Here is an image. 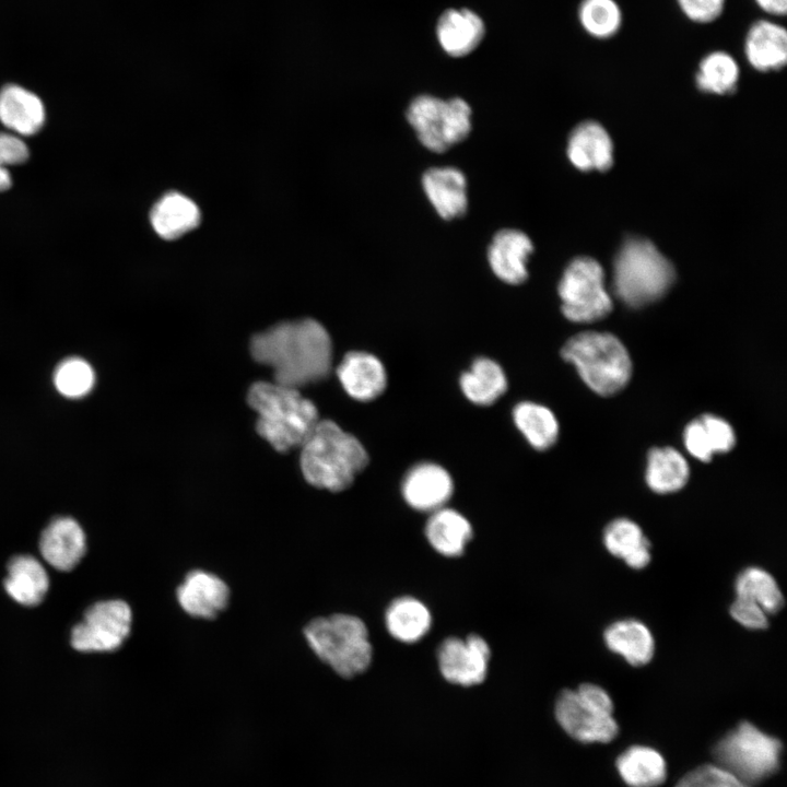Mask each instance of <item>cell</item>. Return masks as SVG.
Returning <instances> with one entry per match:
<instances>
[{"label":"cell","instance_id":"obj_1","mask_svg":"<svg viewBox=\"0 0 787 787\" xmlns=\"http://www.w3.org/2000/svg\"><path fill=\"white\" fill-rule=\"evenodd\" d=\"M250 352L273 369L277 384L296 389L326 378L331 369V339L314 319L280 322L255 334Z\"/></svg>","mask_w":787,"mask_h":787},{"label":"cell","instance_id":"obj_2","mask_svg":"<svg viewBox=\"0 0 787 787\" xmlns=\"http://www.w3.org/2000/svg\"><path fill=\"white\" fill-rule=\"evenodd\" d=\"M301 447L305 480L330 492L348 489L368 462L361 442L330 420L318 421Z\"/></svg>","mask_w":787,"mask_h":787},{"label":"cell","instance_id":"obj_3","mask_svg":"<svg viewBox=\"0 0 787 787\" xmlns=\"http://www.w3.org/2000/svg\"><path fill=\"white\" fill-rule=\"evenodd\" d=\"M247 401L258 413V434L280 453L301 447L319 421L315 404L298 389L277 383L252 384Z\"/></svg>","mask_w":787,"mask_h":787},{"label":"cell","instance_id":"obj_4","mask_svg":"<svg viewBox=\"0 0 787 787\" xmlns=\"http://www.w3.org/2000/svg\"><path fill=\"white\" fill-rule=\"evenodd\" d=\"M310 649L337 674L351 679L371 665L373 648L364 622L351 614L334 613L309 621L303 630Z\"/></svg>","mask_w":787,"mask_h":787},{"label":"cell","instance_id":"obj_5","mask_svg":"<svg viewBox=\"0 0 787 787\" xmlns=\"http://www.w3.org/2000/svg\"><path fill=\"white\" fill-rule=\"evenodd\" d=\"M584 383L601 396L622 390L632 375V361L622 341L614 334L583 331L569 338L561 350Z\"/></svg>","mask_w":787,"mask_h":787},{"label":"cell","instance_id":"obj_6","mask_svg":"<svg viewBox=\"0 0 787 787\" xmlns=\"http://www.w3.org/2000/svg\"><path fill=\"white\" fill-rule=\"evenodd\" d=\"M676 279L672 263L647 239L630 238L614 262L613 287L630 307L661 298Z\"/></svg>","mask_w":787,"mask_h":787},{"label":"cell","instance_id":"obj_7","mask_svg":"<svg viewBox=\"0 0 787 787\" xmlns=\"http://www.w3.org/2000/svg\"><path fill=\"white\" fill-rule=\"evenodd\" d=\"M782 742L749 721H741L713 748L716 764L752 786L779 768Z\"/></svg>","mask_w":787,"mask_h":787},{"label":"cell","instance_id":"obj_8","mask_svg":"<svg viewBox=\"0 0 787 787\" xmlns=\"http://www.w3.org/2000/svg\"><path fill=\"white\" fill-rule=\"evenodd\" d=\"M554 714L562 729L584 743H608L619 733L613 702L597 684L583 683L576 690L562 691Z\"/></svg>","mask_w":787,"mask_h":787},{"label":"cell","instance_id":"obj_9","mask_svg":"<svg viewBox=\"0 0 787 787\" xmlns=\"http://www.w3.org/2000/svg\"><path fill=\"white\" fill-rule=\"evenodd\" d=\"M407 119L422 145L435 153L445 152L471 131V108L459 97L416 96L408 107Z\"/></svg>","mask_w":787,"mask_h":787},{"label":"cell","instance_id":"obj_10","mask_svg":"<svg viewBox=\"0 0 787 787\" xmlns=\"http://www.w3.org/2000/svg\"><path fill=\"white\" fill-rule=\"evenodd\" d=\"M559 295L564 316L573 322L597 321L612 310L603 269L589 257H578L568 263L559 283Z\"/></svg>","mask_w":787,"mask_h":787},{"label":"cell","instance_id":"obj_11","mask_svg":"<svg viewBox=\"0 0 787 787\" xmlns=\"http://www.w3.org/2000/svg\"><path fill=\"white\" fill-rule=\"evenodd\" d=\"M132 613L122 600L101 601L84 613L71 633L72 647L79 651H113L129 636Z\"/></svg>","mask_w":787,"mask_h":787},{"label":"cell","instance_id":"obj_12","mask_svg":"<svg viewBox=\"0 0 787 787\" xmlns=\"http://www.w3.org/2000/svg\"><path fill=\"white\" fill-rule=\"evenodd\" d=\"M490 647L479 635L448 637L437 650L442 676L450 683L472 686L484 681L490 661Z\"/></svg>","mask_w":787,"mask_h":787},{"label":"cell","instance_id":"obj_13","mask_svg":"<svg viewBox=\"0 0 787 787\" xmlns=\"http://www.w3.org/2000/svg\"><path fill=\"white\" fill-rule=\"evenodd\" d=\"M231 591L218 575L202 569H192L176 589L180 608L192 618L211 620L224 611L230 603Z\"/></svg>","mask_w":787,"mask_h":787},{"label":"cell","instance_id":"obj_14","mask_svg":"<svg viewBox=\"0 0 787 787\" xmlns=\"http://www.w3.org/2000/svg\"><path fill=\"white\" fill-rule=\"evenodd\" d=\"M454 483L442 466L421 462L404 475L401 492L407 504L420 512H434L445 506L453 495Z\"/></svg>","mask_w":787,"mask_h":787},{"label":"cell","instance_id":"obj_15","mask_svg":"<svg viewBox=\"0 0 787 787\" xmlns=\"http://www.w3.org/2000/svg\"><path fill=\"white\" fill-rule=\"evenodd\" d=\"M533 251L530 238L521 231L504 228L492 238L488 260L493 273L508 284H520L528 277L527 262Z\"/></svg>","mask_w":787,"mask_h":787},{"label":"cell","instance_id":"obj_16","mask_svg":"<svg viewBox=\"0 0 787 787\" xmlns=\"http://www.w3.org/2000/svg\"><path fill=\"white\" fill-rule=\"evenodd\" d=\"M39 550L44 560L58 571H71L86 551L85 535L70 517L54 519L43 531Z\"/></svg>","mask_w":787,"mask_h":787},{"label":"cell","instance_id":"obj_17","mask_svg":"<svg viewBox=\"0 0 787 787\" xmlns=\"http://www.w3.org/2000/svg\"><path fill=\"white\" fill-rule=\"evenodd\" d=\"M337 376L345 392L359 401L377 398L387 385V374L383 363L375 355L366 352L346 353L337 367Z\"/></svg>","mask_w":787,"mask_h":787},{"label":"cell","instance_id":"obj_18","mask_svg":"<svg viewBox=\"0 0 787 787\" xmlns=\"http://www.w3.org/2000/svg\"><path fill=\"white\" fill-rule=\"evenodd\" d=\"M744 55L755 70L779 71L787 61V32L780 24L757 20L747 31Z\"/></svg>","mask_w":787,"mask_h":787},{"label":"cell","instance_id":"obj_19","mask_svg":"<svg viewBox=\"0 0 787 787\" xmlns=\"http://www.w3.org/2000/svg\"><path fill=\"white\" fill-rule=\"evenodd\" d=\"M422 187L441 218L451 220L465 214L467 180L460 169L451 166L428 168L422 176Z\"/></svg>","mask_w":787,"mask_h":787},{"label":"cell","instance_id":"obj_20","mask_svg":"<svg viewBox=\"0 0 787 787\" xmlns=\"http://www.w3.org/2000/svg\"><path fill=\"white\" fill-rule=\"evenodd\" d=\"M567 155L580 171L603 172L613 163V145L606 129L596 121L578 125L569 134Z\"/></svg>","mask_w":787,"mask_h":787},{"label":"cell","instance_id":"obj_21","mask_svg":"<svg viewBox=\"0 0 787 787\" xmlns=\"http://www.w3.org/2000/svg\"><path fill=\"white\" fill-rule=\"evenodd\" d=\"M42 99L27 89L9 84L0 90V122L20 136H33L45 124Z\"/></svg>","mask_w":787,"mask_h":787},{"label":"cell","instance_id":"obj_22","mask_svg":"<svg viewBox=\"0 0 787 787\" xmlns=\"http://www.w3.org/2000/svg\"><path fill=\"white\" fill-rule=\"evenodd\" d=\"M201 222L199 207L189 197L171 191L163 195L150 211V223L163 239L174 240L196 228Z\"/></svg>","mask_w":787,"mask_h":787},{"label":"cell","instance_id":"obj_23","mask_svg":"<svg viewBox=\"0 0 787 787\" xmlns=\"http://www.w3.org/2000/svg\"><path fill=\"white\" fill-rule=\"evenodd\" d=\"M606 646L635 667L647 665L655 654V639L643 622L623 619L611 623L603 632Z\"/></svg>","mask_w":787,"mask_h":787},{"label":"cell","instance_id":"obj_24","mask_svg":"<svg viewBox=\"0 0 787 787\" xmlns=\"http://www.w3.org/2000/svg\"><path fill=\"white\" fill-rule=\"evenodd\" d=\"M686 450L696 459L708 462L717 453H727L736 444L732 426L724 419L703 414L691 421L683 433Z\"/></svg>","mask_w":787,"mask_h":787},{"label":"cell","instance_id":"obj_25","mask_svg":"<svg viewBox=\"0 0 787 787\" xmlns=\"http://www.w3.org/2000/svg\"><path fill=\"white\" fill-rule=\"evenodd\" d=\"M484 24L468 9L445 11L437 23V37L443 49L454 57L471 52L482 40Z\"/></svg>","mask_w":787,"mask_h":787},{"label":"cell","instance_id":"obj_26","mask_svg":"<svg viewBox=\"0 0 787 787\" xmlns=\"http://www.w3.org/2000/svg\"><path fill=\"white\" fill-rule=\"evenodd\" d=\"M603 544L610 554L623 560L631 568L642 569L650 562V541L629 518H616L606 526Z\"/></svg>","mask_w":787,"mask_h":787},{"label":"cell","instance_id":"obj_27","mask_svg":"<svg viewBox=\"0 0 787 787\" xmlns=\"http://www.w3.org/2000/svg\"><path fill=\"white\" fill-rule=\"evenodd\" d=\"M425 537L435 551L455 557L463 553L472 538V528L463 515L444 506L431 513L425 525Z\"/></svg>","mask_w":787,"mask_h":787},{"label":"cell","instance_id":"obj_28","mask_svg":"<svg viewBox=\"0 0 787 787\" xmlns=\"http://www.w3.org/2000/svg\"><path fill=\"white\" fill-rule=\"evenodd\" d=\"M49 587L48 575L33 556L19 555L8 564L4 588L9 596L24 606L42 602Z\"/></svg>","mask_w":787,"mask_h":787},{"label":"cell","instance_id":"obj_29","mask_svg":"<svg viewBox=\"0 0 787 787\" xmlns=\"http://www.w3.org/2000/svg\"><path fill=\"white\" fill-rule=\"evenodd\" d=\"M616 770L630 787H657L667 777V764L663 756L646 745H632L615 761Z\"/></svg>","mask_w":787,"mask_h":787},{"label":"cell","instance_id":"obj_30","mask_svg":"<svg viewBox=\"0 0 787 787\" xmlns=\"http://www.w3.org/2000/svg\"><path fill=\"white\" fill-rule=\"evenodd\" d=\"M462 393L472 403L490 406L507 389L503 368L489 357H478L459 379Z\"/></svg>","mask_w":787,"mask_h":787},{"label":"cell","instance_id":"obj_31","mask_svg":"<svg viewBox=\"0 0 787 787\" xmlns=\"http://www.w3.org/2000/svg\"><path fill=\"white\" fill-rule=\"evenodd\" d=\"M690 477L685 458L672 447L653 448L648 454L646 483L658 494L681 490Z\"/></svg>","mask_w":787,"mask_h":787},{"label":"cell","instance_id":"obj_32","mask_svg":"<svg viewBox=\"0 0 787 787\" xmlns=\"http://www.w3.org/2000/svg\"><path fill=\"white\" fill-rule=\"evenodd\" d=\"M386 626L390 635L403 643L421 639L431 627L428 609L413 597H400L386 610Z\"/></svg>","mask_w":787,"mask_h":787},{"label":"cell","instance_id":"obj_33","mask_svg":"<svg viewBox=\"0 0 787 787\" xmlns=\"http://www.w3.org/2000/svg\"><path fill=\"white\" fill-rule=\"evenodd\" d=\"M513 420L528 443L537 450L552 447L559 437L555 415L539 403L522 401L516 404Z\"/></svg>","mask_w":787,"mask_h":787},{"label":"cell","instance_id":"obj_34","mask_svg":"<svg viewBox=\"0 0 787 787\" xmlns=\"http://www.w3.org/2000/svg\"><path fill=\"white\" fill-rule=\"evenodd\" d=\"M739 66L736 59L724 50L705 55L695 74V83L701 92L729 95L737 90Z\"/></svg>","mask_w":787,"mask_h":787},{"label":"cell","instance_id":"obj_35","mask_svg":"<svg viewBox=\"0 0 787 787\" xmlns=\"http://www.w3.org/2000/svg\"><path fill=\"white\" fill-rule=\"evenodd\" d=\"M735 591L737 597L756 603L768 615L778 613L785 604L777 582L761 567L750 566L742 569L735 580Z\"/></svg>","mask_w":787,"mask_h":787},{"label":"cell","instance_id":"obj_36","mask_svg":"<svg viewBox=\"0 0 787 787\" xmlns=\"http://www.w3.org/2000/svg\"><path fill=\"white\" fill-rule=\"evenodd\" d=\"M577 14L584 31L597 39L613 37L622 26V10L615 0H582Z\"/></svg>","mask_w":787,"mask_h":787},{"label":"cell","instance_id":"obj_37","mask_svg":"<svg viewBox=\"0 0 787 787\" xmlns=\"http://www.w3.org/2000/svg\"><path fill=\"white\" fill-rule=\"evenodd\" d=\"M54 383L62 396L73 399L81 398L93 388L95 374L86 361L80 357H70L57 366Z\"/></svg>","mask_w":787,"mask_h":787},{"label":"cell","instance_id":"obj_38","mask_svg":"<svg viewBox=\"0 0 787 787\" xmlns=\"http://www.w3.org/2000/svg\"><path fill=\"white\" fill-rule=\"evenodd\" d=\"M676 787H752L717 764H703L686 773Z\"/></svg>","mask_w":787,"mask_h":787},{"label":"cell","instance_id":"obj_39","mask_svg":"<svg viewBox=\"0 0 787 787\" xmlns=\"http://www.w3.org/2000/svg\"><path fill=\"white\" fill-rule=\"evenodd\" d=\"M686 19L697 24L717 20L724 12L726 0H676Z\"/></svg>","mask_w":787,"mask_h":787},{"label":"cell","instance_id":"obj_40","mask_svg":"<svg viewBox=\"0 0 787 787\" xmlns=\"http://www.w3.org/2000/svg\"><path fill=\"white\" fill-rule=\"evenodd\" d=\"M729 613L736 622L749 630H765L768 626V614L745 598L736 596Z\"/></svg>","mask_w":787,"mask_h":787},{"label":"cell","instance_id":"obj_41","mask_svg":"<svg viewBox=\"0 0 787 787\" xmlns=\"http://www.w3.org/2000/svg\"><path fill=\"white\" fill-rule=\"evenodd\" d=\"M30 151L16 134L0 132V165H20L27 161Z\"/></svg>","mask_w":787,"mask_h":787},{"label":"cell","instance_id":"obj_42","mask_svg":"<svg viewBox=\"0 0 787 787\" xmlns=\"http://www.w3.org/2000/svg\"><path fill=\"white\" fill-rule=\"evenodd\" d=\"M756 5L768 15L785 16L787 12V0H754Z\"/></svg>","mask_w":787,"mask_h":787},{"label":"cell","instance_id":"obj_43","mask_svg":"<svg viewBox=\"0 0 787 787\" xmlns=\"http://www.w3.org/2000/svg\"><path fill=\"white\" fill-rule=\"evenodd\" d=\"M12 186L11 174L7 167L0 165V191H5Z\"/></svg>","mask_w":787,"mask_h":787}]
</instances>
